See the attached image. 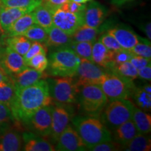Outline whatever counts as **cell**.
<instances>
[{
    "label": "cell",
    "mask_w": 151,
    "mask_h": 151,
    "mask_svg": "<svg viewBox=\"0 0 151 151\" xmlns=\"http://www.w3.org/2000/svg\"><path fill=\"white\" fill-rule=\"evenodd\" d=\"M133 55L134 54L132 53L129 50H126L124 48L116 50V51H113L112 66H111V67L114 65L123 63L124 62L129 61Z\"/></svg>",
    "instance_id": "obj_37"
},
{
    "label": "cell",
    "mask_w": 151,
    "mask_h": 151,
    "mask_svg": "<svg viewBox=\"0 0 151 151\" xmlns=\"http://www.w3.org/2000/svg\"><path fill=\"white\" fill-rule=\"evenodd\" d=\"M24 150L26 151H54L55 147L49 141L32 132H25L22 135Z\"/></svg>",
    "instance_id": "obj_20"
},
{
    "label": "cell",
    "mask_w": 151,
    "mask_h": 151,
    "mask_svg": "<svg viewBox=\"0 0 151 151\" xmlns=\"http://www.w3.org/2000/svg\"><path fill=\"white\" fill-rule=\"evenodd\" d=\"M51 108L50 106L41 107L36 111L27 124L35 133L41 137H49L51 132Z\"/></svg>",
    "instance_id": "obj_11"
},
{
    "label": "cell",
    "mask_w": 151,
    "mask_h": 151,
    "mask_svg": "<svg viewBox=\"0 0 151 151\" xmlns=\"http://www.w3.org/2000/svg\"><path fill=\"white\" fill-rule=\"evenodd\" d=\"M32 14L33 15L35 24L43 27L46 32L53 25L51 11L42 4L37 6L32 11Z\"/></svg>",
    "instance_id": "obj_24"
},
{
    "label": "cell",
    "mask_w": 151,
    "mask_h": 151,
    "mask_svg": "<svg viewBox=\"0 0 151 151\" xmlns=\"http://www.w3.org/2000/svg\"><path fill=\"white\" fill-rule=\"evenodd\" d=\"M61 7L72 13H81L85 12L86 5V4H80L74 2V1H68L67 3L62 6Z\"/></svg>",
    "instance_id": "obj_42"
},
{
    "label": "cell",
    "mask_w": 151,
    "mask_h": 151,
    "mask_svg": "<svg viewBox=\"0 0 151 151\" xmlns=\"http://www.w3.org/2000/svg\"><path fill=\"white\" fill-rule=\"evenodd\" d=\"M142 31L146 34V35L148 37V39L150 40L151 39V24L150 22H148L146 23L145 24H143L142 28H141Z\"/></svg>",
    "instance_id": "obj_47"
},
{
    "label": "cell",
    "mask_w": 151,
    "mask_h": 151,
    "mask_svg": "<svg viewBox=\"0 0 151 151\" xmlns=\"http://www.w3.org/2000/svg\"><path fill=\"white\" fill-rule=\"evenodd\" d=\"M113 51L99 41H96L92 45V61L104 69H109L112 66Z\"/></svg>",
    "instance_id": "obj_21"
},
{
    "label": "cell",
    "mask_w": 151,
    "mask_h": 151,
    "mask_svg": "<svg viewBox=\"0 0 151 151\" xmlns=\"http://www.w3.org/2000/svg\"><path fill=\"white\" fill-rule=\"evenodd\" d=\"M129 51L135 55H139L144 57V58H151V46L150 41L148 39H140V41L136 44L133 48L129 49Z\"/></svg>",
    "instance_id": "obj_34"
},
{
    "label": "cell",
    "mask_w": 151,
    "mask_h": 151,
    "mask_svg": "<svg viewBox=\"0 0 151 151\" xmlns=\"http://www.w3.org/2000/svg\"><path fill=\"white\" fill-rule=\"evenodd\" d=\"M135 105L128 99H116L107 103L101 115V120L109 129L114 130L132 120Z\"/></svg>",
    "instance_id": "obj_4"
},
{
    "label": "cell",
    "mask_w": 151,
    "mask_h": 151,
    "mask_svg": "<svg viewBox=\"0 0 151 151\" xmlns=\"http://www.w3.org/2000/svg\"><path fill=\"white\" fill-rule=\"evenodd\" d=\"M78 99L81 109L88 116H100L109 99L99 85H87L78 88Z\"/></svg>",
    "instance_id": "obj_5"
},
{
    "label": "cell",
    "mask_w": 151,
    "mask_h": 151,
    "mask_svg": "<svg viewBox=\"0 0 151 151\" xmlns=\"http://www.w3.org/2000/svg\"><path fill=\"white\" fill-rule=\"evenodd\" d=\"M107 32L116 39L122 48L129 50L140 41L141 37L129 27L117 25L108 29Z\"/></svg>",
    "instance_id": "obj_13"
},
{
    "label": "cell",
    "mask_w": 151,
    "mask_h": 151,
    "mask_svg": "<svg viewBox=\"0 0 151 151\" xmlns=\"http://www.w3.org/2000/svg\"><path fill=\"white\" fill-rule=\"evenodd\" d=\"M6 6L17 8H28L34 10L37 6L41 4L42 0H0Z\"/></svg>",
    "instance_id": "obj_35"
},
{
    "label": "cell",
    "mask_w": 151,
    "mask_h": 151,
    "mask_svg": "<svg viewBox=\"0 0 151 151\" xmlns=\"http://www.w3.org/2000/svg\"><path fill=\"white\" fill-rule=\"evenodd\" d=\"M11 76H9V73L4 69V67L0 65V82L1 81H11Z\"/></svg>",
    "instance_id": "obj_46"
},
{
    "label": "cell",
    "mask_w": 151,
    "mask_h": 151,
    "mask_svg": "<svg viewBox=\"0 0 151 151\" xmlns=\"http://www.w3.org/2000/svg\"><path fill=\"white\" fill-rule=\"evenodd\" d=\"M81 63V58L71 48L57 49L50 55L48 72L52 76L73 77Z\"/></svg>",
    "instance_id": "obj_3"
},
{
    "label": "cell",
    "mask_w": 151,
    "mask_h": 151,
    "mask_svg": "<svg viewBox=\"0 0 151 151\" xmlns=\"http://www.w3.org/2000/svg\"><path fill=\"white\" fill-rule=\"evenodd\" d=\"M22 35L32 41L44 43L48 37V33L43 27L37 24H34Z\"/></svg>",
    "instance_id": "obj_32"
},
{
    "label": "cell",
    "mask_w": 151,
    "mask_h": 151,
    "mask_svg": "<svg viewBox=\"0 0 151 151\" xmlns=\"http://www.w3.org/2000/svg\"><path fill=\"white\" fill-rule=\"evenodd\" d=\"M69 1H74V2L80 3V4H86L88 2H90L92 0H69Z\"/></svg>",
    "instance_id": "obj_49"
},
{
    "label": "cell",
    "mask_w": 151,
    "mask_h": 151,
    "mask_svg": "<svg viewBox=\"0 0 151 151\" xmlns=\"http://www.w3.org/2000/svg\"><path fill=\"white\" fill-rule=\"evenodd\" d=\"M52 101L48 82L41 79L32 86L16 89L11 110L15 120L27 124L38 109L52 105Z\"/></svg>",
    "instance_id": "obj_1"
},
{
    "label": "cell",
    "mask_w": 151,
    "mask_h": 151,
    "mask_svg": "<svg viewBox=\"0 0 151 151\" xmlns=\"http://www.w3.org/2000/svg\"><path fill=\"white\" fill-rule=\"evenodd\" d=\"M84 13H72L60 7L52 11L53 24L71 36L85 24Z\"/></svg>",
    "instance_id": "obj_9"
},
{
    "label": "cell",
    "mask_w": 151,
    "mask_h": 151,
    "mask_svg": "<svg viewBox=\"0 0 151 151\" xmlns=\"http://www.w3.org/2000/svg\"><path fill=\"white\" fill-rule=\"evenodd\" d=\"M113 131V139L116 142L121 145L122 148L127 145L132 139L137 136L138 132L132 120H127L120 124Z\"/></svg>",
    "instance_id": "obj_22"
},
{
    "label": "cell",
    "mask_w": 151,
    "mask_h": 151,
    "mask_svg": "<svg viewBox=\"0 0 151 151\" xmlns=\"http://www.w3.org/2000/svg\"><path fill=\"white\" fill-rule=\"evenodd\" d=\"M14 120L11 109L8 106L0 102V124L7 123L9 121Z\"/></svg>",
    "instance_id": "obj_41"
},
{
    "label": "cell",
    "mask_w": 151,
    "mask_h": 151,
    "mask_svg": "<svg viewBox=\"0 0 151 151\" xmlns=\"http://www.w3.org/2000/svg\"><path fill=\"white\" fill-rule=\"evenodd\" d=\"M122 148L127 151H149L151 148L150 138L139 133Z\"/></svg>",
    "instance_id": "obj_29"
},
{
    "label": "cell",
    "mask_w": 151,
    "mask_h": 151,
    "mask_svg": "<svg viewBox=\"0 0 151 151\" xmlns=\"http://www.w3.org/2000/svg\"><path fill=\"white\" fill-rule=\"evenodd\" d=\"M34 24L35 22L32 12L27 13L18 18L6 32L9 37L22 35Z\"/></svg>",
    "instance_id": "obj_26"
},
{
    "label": "cell",
    "mask_w": 151,
    "mask_h": 151,
    "mask_svg": "<svg viewBox=\"0 0 151 151\" xmlns=\"http://www.w3.org/2000/svg\"><path fill=\"white\" fill-rule=\"evenodd\" d=\"M7 45L13 50L18 52L20 55L23 56L29 50L32 41L28 39L23 35L9 37L6 40Z\"/></svg>",
    "instance_id": "obj_30"
},
{
    "label": "cell",
    "mask_w": 151,
    "mask_h": 151,
    "mask_svg": "<svg viewBox=\"0 0 151 151\" xmlns=\"http://www.w3.org/2000/svg\"><path fill=\"white\" fill-rule=\"evenodd\" d=\"M92 45L93 43L91 42H73L70 48L73 49L81 59H86L92 61Z\"/></svg>",
    "instance_id": "obj_33"
},
{
    "label": "cell",
    "mask_w": 151,
    "mask_h": 151,
    "mask_svg": "<svg viewBox=\"0 0 151 151\" xmlns=\"http://www.w3.org/2000/svg\"><path fill=\"white\" fill-rule=\"evenodd\" d=\"M51 108V132L49 137L54 142H57L62 132L69 125L71 116V110L67 104L56 103L50 105Z\"/></svg>",
    "instance_id": "obj_10"
},
{
    "label": "cell",
    "mask_w": 151,
    "mask_h": 151,
    "mask_svg": "<svg viewBox=\"0 0 151 151\" xmlns=\"http://www.w3.org/2000/svg\"><path fill=\"white\" fill-rule=\"evenodd\" d=\"M55 149L60 151L86 150L87 148L74 128L69 125L62 132Z\"/></svg>",
    "instance_id": "obj_12"
},
{
    "label": "cell",
    "mask_w": 151,
    "mask_h": 151,
    "mask_svg": "<svg viewBox=\"0 0 151 151\" xmlns=\"http://www.w3.org/2000/svg\"><path fill=\"white\" fill-rule=\"evenodd\" d=\"M138 77L150 81L151 79V65H148L138 69Z\"/></svg>",
    "instance_id": "obj_45"
},
{
    "label": "cell",
    "mask_w": 151,
    "mask_h": 151,
    "mask_svg": "<svg viewBox=\"0 0 151 151\" xmlns=\"http://www.w3.org/2000/svg\"><path fill=\"white\" fill-rule=\"evenodd\" d=\"M49 92L56 103L70 105L76 101L78 88L73 77L62 76L47 81Z\"/></svg>",
    "instance_id": "obj_6"
},
{
    "label": "cell",
    "mask_w": 151,
    "mask_h": 151,
    "mask_svg": "<svg viewBox=\"0 0 151 151\" xmlns=\"http://www.w3.org/2000/svg\"><path fill=\"white\" fill-rule=\"evenodd\" d=\"M45 76H46L43 71H39L32 67H27L20 72L14 73V76L11 78L16 89H20L36 83Z\"/></svg>",
    "instance_id": "obj_16"
},
{
    "label": "cell",
    "mask_w": 151,
    "mask_h": 151,
    "mask_svg": "<svg viewBox=\"0 0 151 151\" xmlns=\"http://www.w3.org/2000/svg\"><path fill=\"white\" fill-rule=\"evenodd\" d=\"M109 101L128 99L135 88L133 81H127L113 73L107 72L99 85Z\"/></svg>",
    "instance_id": "obj_7"
},
{
    "label": "cell",
    "mask_w": 151,
    "mask_h": 151,
    "mask_svg": "<svg viewBox=\"0 0 151 151\" xmlns=\"http://www.w3.org/2000/svg\"><path fill=\"white\" fill-rule=\"evenodd\" d=\"M122 149L121 145H120L116 141H109L102 142L99 144L95 145V146L91 147L88 149V150L92 151H116L120 150Z\"/></svg>",
    "instance_id": "obj_40"
},
{
    "label": "cell",
    "mask_w": 151,
    "mask_h": 151,
    "mask_svg": "<svg viewBox=\"0 0 151 151\" xmlns=\"http://www.w3.org/2000/svg\"><path fill=\"white\" fill-rule=\"evenodd\" d=\"M1 1H0V10H1ZM0 30H1V28H0Z\"/></svg>",
    "instance_id": "obj_50"
},
{
    "label": "cell",
    "mask_w": 151,
    "mask_h": 151,
    "mask_svg": "<svg viewBox=\"0 0 151 151\" xmlns=\"http://www.w3.org/2000/svg\"><path fill=\"white\" fill-rule=\"evenodd\" d=\"M48 37L44 45L46 47L50 48H70L73 43L71 36L67 35L60 28L57 27L54 24L47 32Z\"/></svg>",
    "instance_id": "obj_19"
},
{
    "label": "cell",
    "mask_w": 151,
    "mask_h": 151,
    "mask_svg": "<svg viewBox=\"0 0 151 151\" xmlns=\"http://www.w3.org/2000/svg\"><path fill=\"white\" fill-rule=\"evenodd\" d=\"M16 87L13 81L0 82V102L8 106L11 109V105L16 97Z\"/></svg>",
    "instance_id": "obj_31"
},
{
    "label": "cell",
    "mask_w": 151,
    "mask_h": 151,
    "mask_svg": "<svg viewBox=\"0 0 151 151\" xmlns=\"http://www.w3.org/2000/svg\"><path fill=\"white\" fill-rule=\"evenodd\" d=\"M129 62L134 66L137 70L143 67L150 65V59L142 56L135 55H134L131 60H129Z\"/></svg>",
    "instance_id": "obj_43"
},
{
    "label": "cell",
    "mask_w": 151,
    "mask_h": 151,
    "mask_svg": "<svg viewBox=\"0 0 151 151\" xmlns=\"http://www.w3.org/2000/svg\"><path fill=\"white\" fill-rule=\"evenodd\" d=\"M68 1L69 0H42L41 4L46 6L52 12L55 9L61 7Z\"/></svg>",
    "instance_id": "obj_44"
},
{
    "label": "cell",
    "mask_w": 151,
    "mask_h": 151,
    "mask_svg": "<svg viewBox=\"0 0 151 151\" xmlns=\"http://www.w3.org/2000/svg\"><path fill=\"white\" fill-rule=\"evenodd\" d=\"M107 74L103 68L93 62L81 59V63L73 78L77 88L87 85H100Z\"/></svg>",
    "instance_id": "obj_8"
},
{
    "label": "cell",
    "mask_w": 151,
    "mask_h": 151,
    "mask_svg": "<svg viewBox=\"0 0 151 151\" xmlns=\"http://www.w3.org/2000/svg\"><path fill=\"white\" fill-rule=\"evenodd\" d=\"M27 67H32L39 71H44L48 67V60L46 53L40 52L36 55L26 62Z\"/></svg>",
    "instance_id": "obj_36"
},
{
    "label": "cell",
    "mask_w": 151,
    "mask_h": 151,
    "mask_svg": "<svg viewBox=\"0 0 151 151\" xmlns=\"http://www.w3.org/2000/svg\"><path fill=\"white\" fill-rule=\"evenodd\" d=\"M98 32V28L89 27L84 24L71 35V38L73 42H91L94 43L97 41Z\"/></svg>",
    "instance_id": "obj_28"
},
{
    "label": "cell",
    "mask_w": 151,
    "mask_h": 151,
    "mask_svg": "<svg viewBox=\"0 0 151 151\" xmlns=\"http://www.w3.org/2000/svg\"><path fill=\"white\" fill-rule=\"evenodd\" d=\"M32 10L28 8L6 6L1 3L0 10V28L2 32H6L15 22L27 13Z\"/></svg>",
    "instance_id": "obj_18"
},
{
    "label": "cell",
    "mask_w": 151,
    "mask_h": 151,
    "mask_svg": "<svg viewBox=\"0 0 151 151\" xmlns=\"http://www.w3.org/2000/svg\"><path fill=\"white\" fill-rule=\"evenodd\" d=\"M132 120L139 134H148L150 132L151 116L144 111L135 106L132 114Z\"/></svg>",
    "instance_id": "obj_25"
},
{
    "label": "cell",
    "mask_w": 151,
    "mask_h": 151,
    "mask_svg": "<svg viewBox=\"0 0 151 151\" xmlns=\"http://www.w3.org/2000/svg\"><path fill=\"white\" fill-rule=\"evenodd\" d=\"M40 52L46 53L47 49L46 46L42 44V43L37 42V41H32L29 50H27V52H26L25 55L22 57H23L24 62H25L26 63V62H27L28 60L31 59L32 57L40 53Z\"/></svg>",
    "instance_id": "obj_39"
},
{
    "label": "cell",
    "mask_w": 151,
    "mask_h": 151,
    "mask_svg": "<svg viewBox=\"0 0 151 151\" xmlns=\"http://www.w3.org/2000/svg\"><path fill=\"white\" fill-rule=\"evenodd\" d=\"M99 41L111 51H116L122 48L116 39L107 32L100 37Z\"/></svg>",
    "instance_id": "obj_38"
},
{
    "label": "cell",
    "mask_w": 151,
    "mask_h": 151,
    "mask_svg": "<svg viewBox=\"0 0 151 151\" xmlns=\"http://www.w3.org/2000/svg\"><path fill=\"white\" fill-rule=\"evenodd\" d=\"M87 150L105 141L112 140V134L101 120L94 116H78L72 120Z\"/></svg>",
    "instance_id": "obj_2"
},
{
    "label": "cell",
    "mask_w": 151,
    "mask_h": 151,
    "mask_svg": "<svg viewBox=\"0 0 151 151\" xmlns=\"http://www.w3.org/2000/svg\"><path fill=\"white\" fill-rule=\"evenodd\" d=\"M132 1H133V0H111V2H112V4H113L114 5L120 6H122L124 4Z\"/></svg>",
    "instance_id": "obj_48"
},
{
    "label": "cell",
    "mask_w": 151,
    "mask_h": 151,
    "mask_svg": "<svg viewBox=\"0 0 151 151\" xmlns=\"http://www.w3.org/2000/svg\"><path fill=\"white\" fill-rule=\"evenodd\" d=\"M131 97L136 104L143 111H150L151 109V88L150 84H147L142 88H134Z\"/></svg>",
    "instance_id": "obj_23"
},
{
    "label": "cell",
    "mask_w": 151,
    "mask_h": 151,
    "mask_svg": "<svg viewBox=\"0 0 151 151\" xmlns=\"http://www.w3.org/2000/svg\"><path fill=\"white\" fill-rule=\"evenodd\" d=\"M22 137L18 131L6 127L0 128V151L21 150Z\"/></svg>",
    "instance_id": "obj_17"
},
{
    "label": "cell",
    "mask_w": 151,
    "mask_h": 151,
    "mask_svg": "<svg viewBox=\"0 0 151 151\" xmlns=\"http://www.w3.org/2000/svg\"><path fill=\"white\" fill-rule=\"evenodd\" d=\"M107 15V10L99 2L96 1H90V4L86 6L84 13L85 24L89 27L99 28L104 22Z\"/></svg>",
    "instance_id": "obj_15"
},
{
    "label": "cell",
    "mask_w": 151,
    "mask_h": 151,
    "mask_svg": "<svg viewBox=\"0 0 151 151\" xmlns=\"http://www.w3.org/2000/svg\"><path fill=\"white\" fill-rule=\"evenodd\" d=\"M109 72L118 76L127 81H133L138 78V70L129 61L113 66Z\"/></svg>",
    "instance_id": "obj_27"
},
{
    "label": "cell",
    "mask_w": 151,
    "mask_h": 151,
    "mask_svg": "<svg viewBox=\"0 0 151 151\" xmlns=\"http://www.w3.org/2000/svg\"><path fill=\"white\" fill-rule=\"evenodd\" d=\"M0 65L9 73H16L23 70L27 66L23 57L18 54L9 46L6 47L1 54Z\"/></svg>",
    "instance_id": "obj_14"
}]
</instances>
